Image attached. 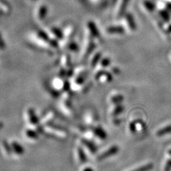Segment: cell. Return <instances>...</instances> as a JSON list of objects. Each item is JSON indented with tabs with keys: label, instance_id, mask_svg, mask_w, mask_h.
Instances as JSON below:
<instances>
[{
	"label": "cell",
	"instance_id": "1",
	"mask_svg": "<svg viewBox=\"0 0 171 171\" xmlns=\"http://www.w3.org/2000/svg\"><path fill=\"white\" fill-rule=\"evenodd\" d=\"M118 147H116V146H113V147L110 148L109 150H108V151L104 152V153L100 154V155H98V158H97V159H98V161L103 160L111 156V155H115V154L118 152Z\"/></svg>",
	"mask_w": 171,
	"mask_h": 171
},
{
	"label": "cell",
	"instance_id": "2",
	"mask_svg": "<svg viewBox=\"0 0 171 171\" xmlns=\"http://www.w3.org/2000/svg\"><path fill=\"white\" fill-rule=\"evenodd\" d=\"M11 147H12V150L15 153L18 154V155H22L24 153V148L21 146L20 144L17 143L16 142H13L11 143Z\"/></svg>",
	"mask_w": 171,
	"mask_h": 171
},
{
	"label": "cell",
	"instance_id": "3",
	"mask_svg": "<svg viewBox=\"0 0 171 171\" xmlns=\"http://www.w3.org/2000/svg\"><path fill=\"white\" fill-rule=\"evenodd\" d=\"M28 117H29V120H30V122H31L32 124H37L39 121L38 120L37 116L35 115V113H34V111L33 109H29L28 111Z\"/></svg>",
	"mask_w": 171,
	"mask_h": 171
},
{
	"label": "cell",
	"instance_id": "4",
	"mask_svg": "<svg viewBox=\"0 0 171 171\" xmlns=\"http://www.w3.org/2000/svg\"><path fill=\"white\" fill-rule=\"evenodd\" d=\"M82 143L84 146H86V147L89 149V151H90L91 152H92V153H95V152L97 151V148L96 147V146H95L94 143H92L91 142L88 141V140H82Z\"/></svg>",
	"mask_w": 171,
	"mask_h": 171
},
{
	"label": "cell",
	"instance_id": "5",
	"mask_svg": "<svg viewBox=\"0 0 171 171\" xmlns=\"http://www.w3.org/2000/svg\"><path fill=\"white\" fill-rule=\"evenodd\" d=\"M78 154H79V157L80 159V161H81L82 163H85L87 161V157L86 155V154L83 151V150L81 148H79L78 149Z\"/></svg>",
	"mask_w": 171,
	"mask_h": 171
},
{
	"label": "cell",
	"instance_id": "6",
	"mask_svg": "<svg viewBox=\"0 0 171 171\" xmlns=\"http://www.w3.org/2000/svg\"><path fill=\"white\" fill-rule=\"evenodd\" d=\"M94 133L96 136H98L100 138H101V139H105L106 138V133L104 132V130H102V129H100L99 128H95L94 130Z\"/></svg>",
	"mask_w": 171,
	"mask_h": 171
},
{
	"label": "cell",
	"instance_id": "7",
	"mask_svg": "<svg viewBox=\"0 0 171 171\" xmlns=\"http://www.w3.org/2000/svg\"><path fill=\"white\" fill-rule=\"evenodd\" d=\"M26 136L28 137H29V138H38V134L37 132H35V131L34 130H28L26 131Z\"/></svg>",
	"mask_w": 171,
	"mask_h": 171
},
{
	"label": "cell",
	"instance_id": "8",
	"mask_svg": "<svg viewBox=\"0 0 171 171\" xmlns=\"http://www.w3.org/2000/svg\"><path fill=\"white\" fill-rule=\"evenodd\" d=\"M3 146H4V148L5 151H7L8 153H10L11 151V150H12V148H10V147H9V146L8 145V143H7V142H3Z\"/></svg>",
	"mask_w": 171,
	"mask_h": 171
},
{
	"label": "cell",
	"instance_id": "9",
	"mask_svg": "<svg viewBox=\"0 0 171 171\" xmlns=\"http://www.w3.org/2000/svg\"><path fill=\"white\" fill-rule=\"evenodd\" d=\"M83 171H94V170H93V169H92V168H85L84 170H83Z\"/></svg>",
	"mask_w": 171,
	"mask_h": 171
}]
</instances>
